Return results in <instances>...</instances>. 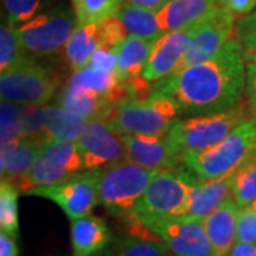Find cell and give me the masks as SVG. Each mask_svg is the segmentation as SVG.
Segmentation results:
<instances>
[{
  "mask_svg": "<svg viewBox=\"0 0 256 256\" xmlns=\"http://www.w3.org/2000/svg\"><path fill=\"white\" fill-rule=\"evenodd\" d=\"M246 88V63L236 38L210 60L186 66L154 84V92L171 97L181 114L204 116L239 106Z\"/></svg>",
  "mask_w": 256,
  "mask_h": 256,
  "instance_id": "1",
  "label": "cell"
},
{
  "mask_svg": "<svg viewBox=\"0 0 256 256\" xmlns=\"http://www.w3.org/2000/svg\"><path fill=\"white\" fill-rule=\"evenodd\" d=\"M196 180L198 176L184 165L156 170L132 210V216L146 226L154 220L185 216Z\"/></svg>",
  "mask_w": 256,
  "mask_h": 256,
  "instance_id": "2",
  "label": "cell"
},
{
  "mask_svg": "<svg viewBox=\"0 0 256 256\" xmlns=\"http://www.w3.org/2000/svg\"><path fill=\"white\" fill-rule=\"evenodd\" d=\"M256 154V117L235 128L220 144L184 156V166L204 181L232 176Z\"/></svg>",
  "mask_w": 256,
  "mask_h": 256,
  "instance_id": "3",
  "label": "cell"
},
{
  "mask_svg": "<svg viewBox=\"0 0 256 256\" xmlns=\"http://www.w3.org/2000/svg\"><path fill=\"white\" fill-rule=\"evenodd\" d=\"M250 117L254 116L248 108L236 106L220 112L178 118L166 137L184 158L186 154L205 151L220 144L235 128Z\"/></svg>",
  "mask_w": 256,
  "mask_h": 256,
  "instance_id": "4",
  "label": "cell"
},
{
  "mask_svg": "<svg viewBox=\"0 0 256 256\" xmlns=\"http://www.w3.org/2000/svg\"><path fill=\"white\" fill-rule=\"evenodd\" d=\"M60 78L50 64L28 54L0 76L2 101L22 106H46L54 97Z\"/></svg>",
  "mask_w": 256,
  "mask_h": 256,
  "instance_id": "5",
  "label": "cell"
},
{
  "mask_svg": "<svg viewBox=\"0 0 256 256\" xmlns=\"http://www.w3.org/2000/svg\"><path fill=\"white\" fill-rule=\"evenodd\" d=\"M154 172L130 160L102 168L98 180V204L114 216L122 220L131 216Z\"/></svg>",
  "mask_w": 256,
  "mask_h": 256,
  "instance_id": "6",
  "label": "cell"
},
{
  "mask_svg": "<svg viewBox=\"0 0 256 256\" xmlns=\"http://www.w3.org/2000/svg\"><path fill=\"white\" fill-rule=\"evenodd\" d=\"M77 26L73 6L58 2L16 28L18 40L28 54L47 57L66 47Z\"/></svg>",
  "mask_w": 256,
  "mask_h": 256,
  "instance_id": "7",
  "label": "cell"
},
{
  "mask_svg": "<svg viewBox=\"0 0 256 256\" xmlns=\"http://www.w3.org/2000/svg\"><path fill=\"white\" fill-rule=\"evenodd\" d=\"M180 114V106L171 97L152 92L144 101L118 104L110 121L122 136H166Z\"/></svg>",
  "mask_w": 256,
  "mask_h": 256,
  "instance_id": "8",
  "label": "cell"
},
{
  "mask_svg": "<svg viewBox=\"0 0 256 256\" xmlns=\"http://www.w3.org/2000/svg\"><path fill=\"white\" fill-rule=\"evenodd\" d=\"M84 171L80 150L76 142L50 140L42 146L33 166L14 185L26 194L37 186L54 185Z\"/></svg>",
  "mask_w": 256,
  "mask_h": 256,
  "instance_id": "9",
  "label": "cell"
},
{
  "mask_svg": "<svg viewBox=\"0 0 256 256\" xmlns=\"http://www.w3.org/2000/svg\"><path fill=\"white\" fill-rule=\"evenodd\" d=\"M101 170H84L62 182L37 186L26 194L43 196L57 204L70 220L92 214L98 204V180Z\"/></svg>",
  "mask_w": 256,
  "mask_h": 256,
  "instance_id": "10",
  "label": "cell"
},
{
  "mask_svg": "<svg viewBox=\"0 0 256 256\" xmlns=\"http://www.w3.org/2000/svg\"><path fill=\"white\" fill-rule=\"evenodd\" d=\"M76 144L80 150L84 170H102L127 160L124 136L110 120L87 121Z\"/></svg>",
  "mask_w": 256,
  "mask_h": 256,
  "instance_id": "11",
  "label": "cell"
},
{
  "mask_svg": "<svg viewBox=\"0 0 256 256\" xmlns=\"http://www.w3.org/2000/svg\"><path fill=\"white\" fill-rule=\"evenodd\" d=\"M175 256H214L204 220L176 216L146 225Z\"/></svg>",
  "mask_w": 256,
  "mask_h": 256,
  "instance_id": "12",
  "label": "cell"
},
{
  "mask_svg": "<svg viewBox=\"0 0 256 256\" xmlns=\"http://www.w3.org/2000/svg\"><path fill=\"white\" fill-rule=\"evenodd\" d=\"M234 34H236V14L218 4L210 18L196 24L181 68L210 60L234 38Z\"/></svg>",
  "mask_w": 256,
  "mask_h": 256,
  "instance_id": "13",
  "label": "cell"
},
{
  "mask_svg": "<svg viewBox=\"0 0 256 256\" xmlns=\"http://www.w3.org/2000/svg\"><path fill=\"white\" fill-rule=\"evenodd\" d=\"M195 28L166 32L156 40L142 74L148 82H160L181 68Z\"/></svg>",
  "mask_w": 256,
  "mask_h": 256,
  "instance_id": "14",
  "label": "cell"
},
{
  "mask_svg": "<svg viewBox=\"0 0 256 256\" xmlns=\"http://www.w3.org/2000/svg\"><path fill=\"white\" fill-rule=\"evenodd\" d=\"M127 160L146 170H164L184 165L182 156L166 136H124Z\"/></svg>",
  "mask_w": 256,
  "mask_h": 256,
  "instance_id": "15",
  "label": "cell"
},
{
  "mask_svg": "<svg viewBox=\"0 0 256 256\" xmlns=\"http://www.w3.org/2000/svg\"><path fill=\"white\" fill-rule=\"evenodd\" d=\"M56 104L86 121L90 120H110L114 106L100 94L84 88L73 82H66L56 97Z\"/></svg>",
  "mask_w": 256,
  "mask_h": 256,
  "instance_id": "16",
  "label": "cell"
},
{
  "mask_svg": "<svg viewBox=\"0 0 256 256\" xmlns=\"http://www.w3.org/2000/svg\"><path fill=\"white\" fill-rule=\"evenodd\" d=\"M216 6L218 0H170L156 14L160 26L166 33L200 24L210 18Z\"/></svg>",
  "mask_w": 256,
  "mask_h": 256,
  "instance_id": "17",
  "label": "cell"
},
{
  "mask_svg": "<svg viewBox=\"0 0 256 256\" xmlns=\"http://www.w3.org/2000/svg\"><path fill=\"white\" fill-rule=\"evenodd\" d=\"M239 206L229 196L220 208L208 215L204 224L212 245L214 256H228L236 244V225H238Z\"/></svg>",
  "mask_w": 256,
  "mask_h": 256,
  "instance_id": "18",
  "label": "cell"
},
{
  "mask_svg": "<svg viewBox=\"0 0 256 256\" xmlns=\"http://www.w3.org/2000/svg\"><path fill=\"white\" fill-rule=\"evenodd\" d=\"M46 142L34 138H20L6 144L0 150V175L3 181L16 182L33 166L42 146Z\"/></svg>",
  "mask_w": 256,
  "mask_h": 256,
  "instance_id": "19",
  "label": "cell"
},
{
  "mask_svg": "<svg viewBox=\"0 0 256 256\" xmlns=\"http://www.w3.org/2000/svg\"><path fill=\"white\" fill-rule=\"evenodd\" d=\"M232 196V176L204 181L198 178L192 186L185 216L205 220Z\"/></svg>",
  "mask_w": 256,
  "mask_h": 256,
  "instance_id": "20",
  "label": "cell"
},
{
  "mask_svg": "<svg viewBox=\"0 0 256 256\" xmlns=\"http://www.w3.org/2000/svg\"><path fill=\"white\" fill-rule=\"evenodd\" d=\"M70 238L73 256H92L108 246L111 234L106 220L90 214L72 220Z\"/></svg>",
  "mask_w": 256,
  "mask_h": 256,
  "instance_id": "21",
  "label": "cell"
},
{
  "mask_svg": "<svg viewBox=\"0 0 256 256\" xmlns=\"http://www.w3.org/2000/svg\"><path fill=\"white\" fill-rule=\"evenodd\" d=\"M102 46H104V38H102L100 23H88V24L77 23L73 34L64 47L66 62L68 63L73 73L78 72L88 64L96 50H98Z\"/></svg>",
  "mask_w": 256,
  "mask_h": 256,
  "instance_id": "22",
  "label": "cell"
},
{
  "mask_svg": "<svg viewBox=\"0 0 256 256\" xmlns=\"http://www.w3.org/2000/svg\"><path fill=\"white\" fill-rule=\"evenodd\" d=\"M156 40L128 36L118 47L117 73L122 80L142 76Z\"/></svg>",
  "mask_w": 256,
  "mask_h": 256,
  "instance_id": "23",
  "label": "cell"
},
{
  "mask_svg": "<svg viewBox=\"0 0 256 256\" xmlns=\"http://www.w3.org/2000/svg\"><path fill=\"white\" fill-rule=\"evenodd\" d=\"M44 122H46V134L48 141L56 140V141L76 142L87 121L76 116L72 111L53 104L44 107Z\"/></svg>",
  "mask_w": 256,
  "mask_h": 256,
  "instance_id": "24",
  "label": "cell"
},
{
  "mask_svg": "<svg viewBox=\"0 0 256 256\" xmlns=\"http://www.w3.org/2000/svg\"><path fill=\"white\" fill-rule=\"evenodd\" d=\"M117 18L127 28L128 36L158 40L164 34V30L161 28L158 22V14L154 10L132 6L126 2L117 13Z\"/></svg>",
  "mask_w": 256,
  "mask_h": 256,
  "instance_id": "25",
  "label": "cell"
},
{
  "mask_svg": "<svg viewBox=\"0 0 256 256\" xmlns=\"http://www.w3.org/2000/svg\"><path fill=\"white\" fill-rule=\"evenodd\" d=\"M116 256H175L156 235L138 236L127 234L116 240Z\"/></svg>",
  "mask_w": 256,
  "mask_h": 256,
  "instance_id": "26",
  "label": "cell"
},
{
  "mask_svg": "<svg viewBox=\"0 0 256 256\" xmlns=\"http://www.w3.org/2000/svg\"><path fill=\"white\" fill-rule=\"evenodd\" d=\"M126 0H72L77 23H100L117 16Z\"/></svg>",
  "mask_w": 256,
  "mask_h": 256,
  "instance_id": "27",
  "label": "cell"
},
{
  "mask_svg": "<svg viewBox=\"0 0 256 256\" xmlns=\"http://www.w3.org/2000/svg\"><path fill=\"white\" fill-rule=\"evenodd\" d=\"M232 198L239 208L256 201V154L232 175Z\"/></svg>",
  "mask_w": 256,
  "mask_h": 256,
  "instance_id": "28",
  "label": "cell"
},
{
  "mask_svg": "<svg viewBox=\"0 0 256 256\" xmlns=\"http://www.w3.org/2000/svg\"><path fill=\"white\" fill-rule=\"evenodd\" d=\"M18 188L10 181L0 184V229L13 238L18 235Z\"/></svg>",
  "mask_w": 256,
  "mask_h": 256,
  "instance_id": "29",
  "label": "cell"
},
{
  "mask_svg": "<svg viewBox=\"0 0 256 256\" xmlns=\"http://www.w3.org/2000/svg\"><path fill=\"white\" fill-rule=\"evenodd\" d=\"M58 2L60 0H3L4 18L10 26L18 28Z\"/></svg>",
  "mask_w": 256,
  "mask_h": 256,
  "instance_id": "30",
  "label": "cell"
},
{
  "mask_svg": "<svg viewBox=\"0 0 256 256\" xmlns=\"http://www.w3.org/2000/svg\"><path fill=\"white\" fill-rule=\"evenodd\" d=\"M26 56L28 53L24 52V48L18 40L16 28L10 26L6 22V18H3L2 28H0V70L2 73L6 72L12 66H14L22 58H24Z\"/></svg>",
  "mask_w": 256,
  "mask_h": 256,
  "instance_id": "31",
  "label": "cell"
},
{
  "mask_svg": "<svg viewBox=\"0 0 256 256\" xmlns=\"http://www.w3.org/2000/svg\"><path fill=\"white\" fill-rule=\"evenodd\" d=\"M2 144L23 138V106L9 101H2L0 108Z\"/></svg>",
  "mask_w": 256,
  "mask_h": 256,
  "instance_id": "32",
  "label": "cell"
},
{
  "mask_svg": "<svg viewBox=\"0 0 256 256\" xmlns=\"http://www.w3.org/2000/svg\"><path fill=\"white\" fill-rule=\"evenodd\" d=\"M236 242L256 245V210L252 206L239 208Z\"/></svg>",
  "mask_w": 256,
  "mask_h": 256,
  "instance_id": "33",
  "label": "cell"
},
{
  "mask_svg": "<svg viewBox=\"0 0 256 256\" xmlns=\"http://www.w3.org/2000/svg\"><path fill=\"white\" fill-rule=\"evenodd\" d=\"M236 40L246 64L256 66V26L255 28H236Z\"/></svg>",
  "mask_w": 256,
  "mask_h": 256,
  "instance_id": "34",
  "label": "cell"
},
{
  "mask_svg": "<svg viewBox=\"0 0 256 256\" xmlns=\"http://www.w3.org/2000/svg\"><path fill=\"white\" fill-rule=\"evenodd\" d=\"M117 62H118V48H110V47H100L96 50L92 56L88 64L98 67L108 72H117Z\"/></svg>",
  "mask_w": 256,
  "mask_h": 256,
  "instance_id": "35",
  "label": "cell"
},
{
  "mask_svg": "<svg viewBox=\"0 0 256 256\" xmlns=\"http://www.w3.org/2000/svg\"><path fill=\"white\" fill-rule=\"evenodd\" d=\"M246 102L249 112L256 117V66L246 64Z\"/></svg>",
  "mask_w": 256,
  "mask_h": 256,
  "instance_id": "36",
  "label": "cell"
},
{
  "mask_svg": "<svg viewBox=\"0 0 256 256\" xmlns=\"http://www.w3.org/2000/svg\"><path fill=\"white\" fill-rule=\"evenodd\" d=\"M218 4L234 14H245L256 6V0H218Z\"/></svg>",
  "mask_w": 256,
  "mask_h": 256,
  "instance_id": "37",
  "label": "cell"
},
{
  "mask_svg": "<svg viewBox=\"0 0 256 256\" xmlns=\"http://www.w3.org/2000/svg\"><path fill=\"white\" fill-rule=\"evenodd\" d=\"M14 239L6 232L0 234V256H18V244Z\"/></svg>",
  "mask_w": 256,
  "mask_h": 256,
  "instance_id": "38",
  "label": "cell"
},
{
  "mask_svg": "<svg viewBox=\"0 0 256 256\" xmlns=\"http://www.w3.org/2000/svg\"><path fill=\"white\" fill-rule=\"evenodd\" d=\"M126 2L130 3V4H132V6H138V8H144V9L158 12V10L162 9L170 0H126Z\"/></svg>",
  "mask_w": 256,
  "mask_h": 256,
  "instance_id": "39",
  "label": "cell"
},
{
  "mask_svg": "<svg viewBox=\"0 0 256 256\" xmlns=\"http://www.w3.org/2000/svg\"><path fill=\"white\" fill-rule=\"evenodd\" d=\"M228 256H256V245L245 244V242H236Z\"/></svg>",
  "mask_w": 256,
  "mask_h": 256,
  "instance_id": "40",
  "label": "cell"
},
{
  "mask_svg": "<svg viewBox=\"0 0 256 256\" xmlns=\"http://www.w3.org/2000/svg\"><path fill=\"white\" fill-rule=\"evenodd\" d=\"M256 26V12L249 14V16H244L236 22V28H255Z\"/></svg>",
  "mask_w": 256,
  "mask_h": 256,
  "instance_id": "41",
  "label": "cell"
},
{
  "mask_svg": "<svg viewBox=\"0 0 256 256\" xmlns=\"http://www.w3.org/2000/svg\"><path fill=\"white\" fill-rule=\"evenodd\" d=\"M92 256H116V249H114V246H106L104 249H101L100 252H97L96 255Z\"/></svg>",
  "mask_w": 256,
  "mask_h": 256,
  "instance_id": "42",
  "label": "cell"
},
{
  "mask_svg": "<svg viewBox=\"0 0 256 256\" xmlns=\"http://www.w3.org/2000/svg\"><path fill=\"white\" fill-rule=\"evenodd\" d=\"M249 206H252V208H254V210H256V201L254 202V204H252V205H249Z\"/></svg>",
  "mask_w": 256,
  "mask_h": 256,
  "instance_id": "43",
  "label": "cell"
}]
</instances>
